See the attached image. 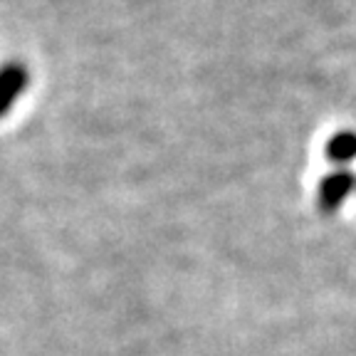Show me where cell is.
I'll list each match as a JSON object with an SVG mask.
<instances>
[{"mask_svg": "<svg viewBox=\"0 0 356 356\" xmlns=\"http://www.w3.org/2000/svg\"><path fill=\"white\" fill-rule=\"evenodd\" d=\"M356 188V176L346 168H337V171L327 173L322 178L317 191V203L324 213H337L346 203Z\"/></svg>", "mask_w": 356, "mask_h": 356, "instance_id": "1", "label": "cell"}, {"mask_svg": "<svg viewBox=\"0 0 356 356\" xmlns=\"http://www.w3.org/2000/svg\"><path fill=\"white\" fill-rule=\"evenodd\" d=\"M30 72L22 62H8L0 67V119L13 109L17 97L28 89Z\"/></svg>", "mask_w": 356, "mask_h": 356, "instance_id": "2", "label": "cell"}, {"mask_svg": "<svg viewBox=\"0 0 356 356\" xmlns=\"http://www.w3.org/2000/svg\"><path fill=\"white\" fill-rule=\"evenodd\" d=\"M327 159L332 163H344L356 159V131H337L327 144Z\"/></svg>", "mask_w": 356, "mask_h": 356, "instance_id": "3", "label": "cell"}]
</instances>
